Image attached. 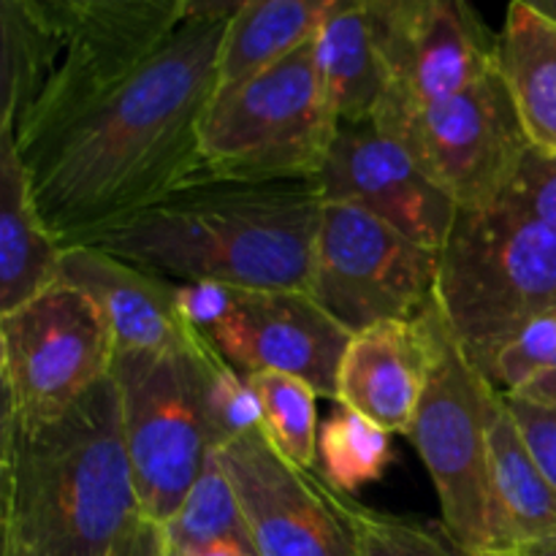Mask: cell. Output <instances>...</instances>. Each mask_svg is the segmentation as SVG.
Segmentation results:
<instances>
[{
    "label": "cell",
    "instance_id": "6da1fadb",
    "mask_svg": "<svg viewBox=\"0 0 556 556\" xmlns=\"http://www.w3.org/2000/svg\"><path fill=\"white\" fill-rule=\"evenodd\" d=\"M228 20L188 16L106 92L14 136L43 223L65 248L98 244L201 179V123L220 85Z\"/></svg>",
    "mask_w": 556,
    "mask_h": 556
},
{
    "label": "cell",
    "instance_id": "7a4b0ae2",
    "mask_svg": "<svg viewBox=\"0 0 556 556\" xmlns=\"http://www.w3.org/2000/svg\"><path fill=\"white\" fill-rule=\"evenodd\" d=\"M3 554L112 556L141 516L114 378L38 421L0 416Z\"/></svg>",
    "mask_w": 556,
    "mask_h": 556
},
{
    "label": "cell",
    "instance_id": "3957f363",
    "mask_svg": "<svg viewBox=\"0 0 556 556\" xmlns=\"http://www.w3.org/2000/svg\"><path fill=\"white\" fill-rule=\"evenodd\" d=\"M315 179L201 182L117 228L96 248L172 282L307 291L324 212Z\"/></svg>",
    "mask_w": 556,
    "mask_h": 556
},
{
    "label": "cell",
    "instance_id": "277c9868",
    "mask_svg": "<svg viewBox=\"0 0 556 556\" xmlns=\"http://www.w3.org/2000/svg\"><path fill=\"white\" fill-rule=\"evenodd\" d=\"M434 299L472 367L489 378L516 331L556 315V228L503 201L459 210L440 250Z\"/></svg>",
    "mask_w": 556,
    "mask_h": 556
},
{
    "label": "cell",
    "instance_id": "5b68a950",
    "mask_svg": "<svg viewBox=\"0 0 556 556\" xmlns=\"http://www.w3.org/2000/svg\"><path fill=\"white\" fill-rule=\"evenodd\" d=\"M340 117L315 38L266 68L217 87L201 123V182L318 179Z\"/></svg>",
    "mask_w": 556,
    "mask_h": 556
},
{
    "label": "cell",
    "instance_id": "8992f818",
    "mask_svg": "<svg viewBox=\"0 0 556 556\" xmlns=\"http://www.w3.org/2000/svg\"><path fill=\"white\" fill-rule=\"evenodd\" d=\"M210 340L177 351H119L112 364L141 516L168 525L204 472L212 445L206 407Z\"/></svg>",
    "mask_w": 556,
    "mask_h": 556
},
{
    "label": "cell",
    "instance_id": "52a82bcc",
    "mask_svg": "<svg viewBox=\"0 0 556 556\" xmlns=\"http://www.w3.org/2000/svg\"><path fill=\"white\" fill-rule=\"evenodd\" d=\"M434 364L407 438L416 445L440 497L445 535L465 556L497 554L489 410L497 394L451 334L438 299L429 304Z\"/></svg>",
    "mask_w": 556,
    "mask_h": 556
},
{
    "label": "cell",
    "instance_id": "ba28073f",
    "mask_svg": "<svg viewBox=\"0 0 556 556\" xmlns=\"http://www.w3.org/2000/svg\"><path fill=\"white\" fill-rule=\"evenodd\" d=\"M440 253L348 201H326L307 293L351 334L418 318L438 291Z\"/></svg>",
    "mask_w": 556,
    "mask_h": 556
},
{
    "label": "cell",
    "instance_id": "9c48e42d",
    "mask_svg": "<svg viewBox=\"0 0 556 556\" xmlns=\"http://www.w3.org/2000/svg\"><path fill=\"white\" fill-rule=\"evenodd\" d=\"M112 329L98 304L58 280L0 315L3 416L38 421L63 413L112 375Z\"/></svg>",
    "mask_w": 556,
    "mask_h": 556
},
{
    "label": "cell",
    "instance_id": "30bf717a",
    "mask_svg": "<svg viewBox=\"0 0 556 556\" xmlns=\"http://www.w3.org/2000/svg\"><path fill=\"white\" fill-rule=\"evenodd\" d=\"M65 47L63 63L14 136L47 125L150 60L190 16L193 0H20Z\"/></svg>",
    "mask_w": 556,
    "mask_h": 556
},
{
    "label": "cell",
    "instance_id": "8fae6325",
    "mask_svg": "<svg viewBox=\"0 0 556 556\" xmlns=\"http://www.w3.org/2000/svg\"><path fill=\"white\" fill-rule=\"evenodd\" d=\"M372 123L400 139L459 210L492 204L532 147L500 68L456 96Z\"/></svg>",
    "mask_w": 556,
    "mask_h": 556
},
{
    "label": "cell",
    "instance_id": "7c38bea8",
    "mask_svg": "<svg viewBox=\"0 0 556 556\" xmlns=\"http://www.w3.org/2000/svg\"><path fill=\"white\" fill-rule=\"evenodd\" d=\"M378 27L386 96L372 119L456 96L500 68V33L476 0H367Z\"/></svg>",
    "mask_w": 556,
    "mask_h": 556
},
{
    "label": "cell",
    "instance_id": "4fadbf2b",
    "mask_svg": "<svg viewBox=\"0 0 556 556\" xmlns=\"http://www.w3.org/2000/svg\"><path fill=\"white\" fill-rule=\"evenodd\" d=\"M215 451L255 554L358 556L356 530L342 494L315 470H302L277 454L261 429Z\"/></svg>",
    "mask_w": 556,
    "mask_h": 556
},
{
    "label": "cell",
    "instance_id": "5bb4252c",
    "mask_svg": "<svg viewBox=\"0 0 556 556\" xmlns=\"http://www.w3.org/2000/svg\"><path fill=\"white\" fill-rule=\"evenodd\" d=\"M315 185L324 201L362 206L432 253L445 248L459 212L413 152L372 119L340 123Z\"/></svg>",
    "mask_w": 556,
    "mask_h": 556
},
{
    "label": "cell",
    "instance_id": "9a60e30c",
    "mask_svg": "<svg viewBox=\"0 0 556 556\" xmlns=\"http://www.w3.org/2000/svg\"><path fill=\"white\" fill-rule=\"evenodd\" d=\"M351 337L307 291L239 288L231 313L206 340L239 372L293 375L313 386L318 396L337 402Z\"/></svg>",
    "mask_w": 556,
    "mask_h": 556
},
{
    "label": "cell",
    "instance_id": "2e32d148",
    "mask_svg": "<svg viewBox=\"0 0 556 556\" xmlns=\"http://www.w3.org/2000/svg\"><path fill=\"white\" fill-rule=\"evenodd\" d=\"M434 364L429 307L418 318L356 331L342 356L337 405L353 407L391 434H410Z\"/></svg>",
    "mask_w": 556,
    "mask_h": 556
},
{
    "label": "cell",
    "instance_id": "e0dca14e",
    "mask_svg": "<svg viewBox=\"0 0 556 556\" xmlns=\"http://www.w3.org/2000/svg\"><path fill=\"white\" fill-rule=\"evenodd\" d=\"M60 280L85 291L106 318L119 351H177L199 331L179 315L177 282L139 269L96 244L65 248Z\"/></svg>",
    "mask_w": 556,
    "mask_h": 556
},
{
    "label": "cell",
    "instance_id": "ac0fdd59",
    "mask_svg": "<svg viewBox=\"0 0 556 556\" xmlns=\"http://www.w3.org/2000/svg\"><path fill=\"white\" fill-rule=\"evenodd\" d=\"M345 3L351 0H193L190 16L228 20L217 85L226 87L313 41Z\"/></svg>",
    "mask_w": 556,
    "mask_h": 556
},
{
    "label": "cell",
    "instance_id": "d6986e66",
    "mask_svg": "<svg viewBox=\"0 0 556 556\" xmlns=\"http://www.w3.org/2000/svg\"><path fill=\"white\" fill-rule=\"evenodd\" d=\"M63 244L33 199L11 134H0V315L22 307L60 280Z\"/></svg>",
    "mask_w": 556,
    "mask_h": 556
},
{
    "label": "cell",
    "instance_id": "ffe728a7",
    "mask_svg": "<svg viewBox=\"0 0 556 556\" xmlns=\"http://www.w3.org/2000/svg\"><path fill=\"white\" fill-rule=\"evenodd\" d=\"M489 476L497 519V554L556 535V492L527 448L500 391L489 410Z\"/></svg>",
    "mask_w": 556,
    "mask_h": 556
},
{
    "label": "cell",
    "instance_id": "44dd1931",
    "mask_svg": "<svg viewBox=\"0 0 556 556\" xmlns=\"http://www.w3.org/2000/svg\"><path fill=\"white\" fill-rule=\"evenodd\" d=\"M500 71L530 144L556 155V25L521 0L500 30Z\"/></svg>",
    "mask_w": 556,
    "mask_h": 556
},
{
    "label": "cell",
    "instance_id": "7402d4cb",
    "mask_svg": "<svg viewBox=\"0 0 556 556\" xmlns=\"http://www.w3.org/2000/svg\"><path fill=\"white\" fill-rule=\"evenodd\" d=\"M315 58L340 123L372 119L386 96V68L367 0H351L324 22Z\"/></svg>",
    "mask_w": 556,
    "mask_h": 556
},
{
    "label": "cell",
    "instance_id": "603a6c76",
    "mask_svg": "<svg viewBox=\"0 0 556 556\" xmlns=\"http://www.w3.org/2000/svg\"><path fill=\"white\" fill-rule=\"evenodd\" d=\"M0 134L14 136L27 109L63 63L65 47L27 14L20 0H0Z\"/></svg>",
    "mask_w": 556,
    "mask_h": 556
},
{
    "label": "cell",
    "instance_id": "cb8c5ba5",
    "mask_svg": "<svg viewBox=\"0 0 556 556\" xmlns=\"http://www.w3.org/2000/svg\"><path fill=\"white\" fill-rule=\"evenodd\" d=\"M391 462H394L391 432L353 407L337 405V410L320 424L313 470L337 494L351 497L358 489L380 481Z\"/></svg>",
    "mask_w": 556,
    "mask_h": 556
},
{
    "label": "cell",
    "instance_id": "d4e9b609",
    "mask_svg": "<svg viewBox=\"0 0 556 556\" xmlns=\"http://www.w3.org/2000/svg\"><path fill=\"white\" fill-rule=\"evenodd\" d=\"M264 410V429L277 454L291 465L313 470L318 451V394L309 383L282 372H250Z\"/></svg>",
    "mask_w": 556,
    "mask_h": 556
},
{
    "label": "cell",
    "instance_id": "484cf974",
    "mask_svg": "<svg viewBox=\"0 0 556 556\" xmlns=\"http://www.w3.org/2000/svg\"><path fill=\"white\" fill-rule=\"evenodd\" d=\"M163 535L172 552H185V548L204 546L223 538H250L237 494L217 459V451L210 454L204 472L193 483L174 519L163 525Z\"/></svg>",
    "mask_w": 556,
    "mask_h": 556
},
{
    "label": "cell",
    "instance_id": "4316f807",
    "mask_svg": "<svg viewBox=\"0 0 556 556\" xmlns=\"http://www.w3.org/2000/svg\"><path fill=\"white\" fill-rule=\"evenodd\" d=\"M206 407L215 448L264 429V410L248 375L233 369L215 348L206 356Z\"/></svg>",
    "mask_w": 556,
    "mask_h": 556
},
{
    "label": "cell",
    "instance_id": "83f0119b",
    "mask_svg": "<svg viewBox=\"0 0 556 556\" xmlns=\"http://www.w3.org/2000/svg\"><path fill=\"white\" fill-rule=\"evenodd\" d=\"M351 525L356 530L358 556H465L448 535L400 516L378 514L342 494Z\"/></svg>",
    "mask_w": 556,
    "mask_h": 556
},
{
    "label": "cell",
    "instance_id": "f1b7e54d",
    "mask_svg": "<svg viewBox=\"0 0 556 556\" xmlns=\"http://www.w3.org/2000/svg\"><path fill=\"white\" fill-rule=\"evenodd\" d=\"M548 369H556V315L532 320L516 331L494 356L486 380L503 394H510Z\"/></svg>",
    "mask_w": 556,
    "mask_h": 556
},
{
    "label": "cell",
    "instance_id": "f546056e",
    "mask_svg": "<svg viewBox=\"0 0 556 556\" xmlns=\"http://www.w3.org/2000/svg\"><path fill=\"white\" fill-rule=\"evenodd\" d=\"M494 201H503L556 228V155L530 147L510 182Z\"/></svg>",
    "mask_w": 556,
    "mask_h": 556
},
{
    "label": "cell",
    "instance_id": "4dcf8cb0",
    "mask_svg": "<svg viewBox=\"0 0 556 556\" xmlns=\"http://www.w3.org/2000/svg\"><path fill=\"white\" fill-rule=\"evenodd\" d=\"M503 394V391H500ZM527 448L535 456L538 467L556 492V405H535V402L519 400V396L503 394Z\"/></svg>",
    "mask_w": 556,
    "mask_h": 556
},
{
    "label": "cell",
    "instance_id": "1f68e13d",
    "mask_svg": "<svg viewBox=\"0 0 556 556\" xmlns=\"http://www.w3.org/2000/svg\"><path fill=\"white\" fill-rule=\"evenodd\" d=\"M239 288L223 286V282H179L177 286V304L179 315L185 324L199 334H210L215 326L223 324L237 302Z\"/></svg>",
    "mask_w": 556,
    "mask_h": 556
},
{
    "label": "cell",
    "instance_id": "d6a6232c",
    "mask_svg": "<svg viewBox=\"0 0 556 556\" xmlns=\"http://www.w3.org/2000/svg\"><path fill=\"white\" fill-rule=\"evenodd\" d=\"M112 556H168L163 525L139 516L128 530L119 535Z\"/></svg>",
    "mask_w": 556,
    "mask_h": 556
},
{
    "label": "cell",
    "instance_id": "836d02e7",
    "mask_svg": "<svg viewBox=\"0 0 556 556\" xmlns=\"http://www.w3.org/2000/svg\"><path fill=\"white\" fill-rule=\"evenodd\" d=\"M168 556H258V554H255L250 538H223V541H212V543H204V546L185 548V552H172V548H168Z\"/></svg>",
    "mask_w": 556,
    "mask_h": 556
},
{
    "label": "cell",
    "instance_id": "e575fe53",
    "mask_svg": "<svg viewBox=\"0 0 556 556\" xmlns=\"http://www.w3.org/2000/svg\"><path fill=\"white\" fill-rule=\"evenodd\" d=\"M510 396L535 402V405H556V369H548V372L535 375V378L527 380L521 389L510 391Z\"/></svg>",
    "mask_w": 556,
    "mask_h": 556
},
{
    "label": "cell",
    "instance_id": "d590c367",
    "mask_svg": "<svg viewBox=\"0 0 556 556\" xmlns=\"http://www.w3.org/2000/svg\"><path fill=\"white\" fill-rule=\"evenodd\" d=\"M494 556H556V535L543 538V541L525 543V546L514 548V552L494 554Z\"/></svg>",
    "mask_w": 556,
    "mask_h": 556
},
{
    "label": "cell",
    "instance_id": "8d00e7d4",
    "mask_svg": "<svg viewBox=\"0 0 556 556\" xmlns=\"http://www.w3.org/2000/svg\"><path fill=\"white\" fill-rule=\"evenodd\" d=\"M521 3H527L530 9H535L538 14H543L556 25V0H521Z\"/></svg>",
    "mask_w": 556,
    "mask_h": 556
},
{
    "label": "cell",
    "instance_id": "74e56055",
    "mask_svg": "<svg viewBox=\"0 0 556 556\" xmlns=\"http://www.w3.org/2000/svg\"><path fill=\"white\" fill-rule=\"evenodd\" d=\"M0 556H11V554H0Z\"/></svg>",
    "mask_w": 556,
    "mask_h": 556
}]
</instances>
